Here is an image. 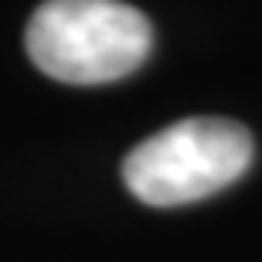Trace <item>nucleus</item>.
<instances>
[{
  "label": "nucleus",
  "instance_id": "f257e3e1",
  "mask_svg": "<svg viewBox=\"0 0 262 262\" xmlns=\"http://www.w3.org/2000/svg\"><path fill=\"white\" fill-rule=\"evenodd\" d=\"M24 45L48 78L102 85L143 65L154 28L123 0H45L28 20Z\"/></svg>",
  "mask_w": 262,
  "mask_h": 262
},
{
  "label": "nucleus",
  "instance_id": "f03ea898",
  "mask_svg": "<svg viewBox=\"0 0 262 262\" xmlns=\"http://www.w3.org/2000/svg\"><path fill=\"white\" fill-rule=\"evenodd\" d=\"M252 157V133L242 123L191 116L133 146L123 160V181L143 204L177 208L232 187Z\"/></svg>",
  "mask_w": 262,
  "mask_h": 262
}]
</instances>
